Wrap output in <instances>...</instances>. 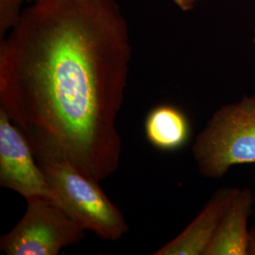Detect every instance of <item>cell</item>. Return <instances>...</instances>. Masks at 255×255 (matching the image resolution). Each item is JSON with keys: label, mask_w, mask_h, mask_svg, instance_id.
I'll use <instances>...</instances> for the list:
<instances>
[{"label": "cell", "mask_w": 255, "mask_h": 255, "mask_svg": "<svg viewBox=\"0 0 255 255\" xmlns=\"http://www.w3.org/2000/svg\"><path fill=\"white\" fill-rule=\"evenodd\" d=\"M199 172L221 179L237 164H255V95L219 107L192 146Z\"/></svg>", "instance_id": "2"}, {"label": "cell", "mask_w": 255, "mask_h": 255, "mask_svg": "<svg viewBox=\"0 0 255 255\" xmlns=\"http://www.w3.org/2000/svg\"><path fill=\"white\" fill-rule=\"evenodd\" d=\"M175 4L182 10H188L194 7V5L200 0H173Z\"/></svg>", "instance_id": "11"}, {"label": "cell", "mask_w": 255, "mask_h": 255, "mask_svg": "<svg viewBox=\"0 0 255 255\" xmlns=\"http://www.w3.org/2000/svg\"><path fill=\"white\" fill-rule=\"evenodd\" d=\"M0 186L17 192L26 201L43 198L52 201L46 175L26 137L3 109H0Z\"/></svg>", "instance_id": "5"}, {"label": "cell", "mask_w": 255, "mask_h": 255, "mask_svg": "<svg viewBox=\"0 0 255 255\" xmlns=\"http://www.w3.org/2000/svg\"><path fill=\"white\" fill-rule=\"evenodd\" d=\"M248 255H255V228H252L249 232Z\"/></svg>", "instance_id": "10"}, {"label": "cell", "mask_w": 255, "mask_h": 255, "mask_svg": "<svg viewBox=\"0 0 255 255\" xmlns=\"http://www.w3.org/2000/svg\"><path fill=\"white\" fill-rule=\"evenodd\" d=\"M26 201L23 218L0 238V250L6 255H58L84 239L86 230L54 202L43 198Z\"/></svg>", "instance_id": "4"}, {"label": "cell", "mask_w": 255, "mask_h": 255, "mask_svg": "<svg viewBox=\"0 0 255 255\" xmlns=\"http://www.w3.org/2000/svg\"><path fill=\"white\" fill-rule=\"evenodd\" d=\"M145 133L150 145L162 151H176L191 136V124L181 108L161 104L150 110L145 119Z\"/></svg>", "instance_id": "8"}, {"label": "cell", "mask_w": 255, "mask_h": 255, "mask_svg": "<svg viewBox=\"0 0 255 255\" xmlns=\"http://www.w3.org/2000/svg\"><path fill=\"white\" fill-rule=\"evenodd\" d=\"M27 2H32V3H35V2H38V1H43V0H26Z\"/></svg>", "instance_id": "12"}, {"label": "cell", "mask_w": 255, "mask_h": 255, "mask_svg": "<svg viewBox=\"0 0 255 255\" xmlns=\"http://www.w3.org/2000/svg\"><path fill=\"white\" fill-rule=\"evenodd\" d=\"M52 202L85 230L108 241L127 234L128 225L121 211L110 201L100 182L81 173L66 161H43Z\"/></svg>", "instance_id": "3"}, {"label": "cell", "mask_w": 255, "mask_h": 255, "mask_svg": "<svg viewBox=\"0 0 255 255\" xmlns=\"http://www.w3.org/2000/svg\"><path fill=\"white\" fill-rule=\"evenodd\" d=\"M237 188H220L215 192L200 214L173 240L153 253L154 255H205L219 223Z\"/></svg>", "instance_id": "6"}, {"label": "cell", "mask_w": 255, "mask_h": 255, "mask_svg": "<svg viewBox=\"0 0 255 255\" xmlns=\"http://www.w3.org/2000/svg\"><path fill=\"white\" fill-rule=\"evenodd\" d=\"M130 59L115 0L38 1L1 38L0 109L38 163L66 161L101 182L119 167Z\"/></svg>", "instance_id": "1"}, {"label": "cell", "mask_w": 255, "mask_h": 255, "mask_svg": "<svg viewBox=\"0 0 255 255\" xmlns=\"http://www.w3.org/2000/svg\"><path fill=\"white\" fill-rule=\"evenodd\" d=\"M254 42H255V38H254Z\"/></svg>", "instance_id": "13"}, {"label": "cell", "mask_w": 255, "mask_h": 255, "mask_svg": "<svg viewBox=\"0 0 255 255\" xmlns=\"http://www.w3.org/2000/svg\"><path fill=\"white\" fill-rule=\"evenodd\" d=\"M26 0H0V37L17 25L20 20L22 3Z\"/></svg>", "instance_id": "9"}, {"label": "cell", "mask_w": 255, "mask_h": 255, "mask_svg": "<svg viewBox=\"0 0 255 255\" xmlns=\"http://www.w3.org/2000/svg\"><path fill=\"white\" fill-rule=\"evenodd\" d=\"M254 202L250 189H238L205 255H248V219L253 214Z\"/></svg>", "instance_id": "7"}]
</instances>
